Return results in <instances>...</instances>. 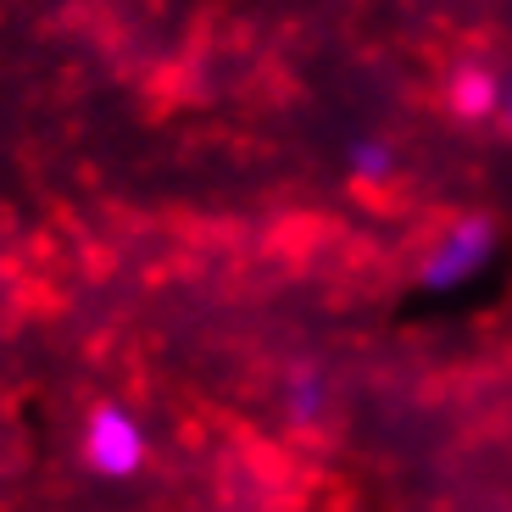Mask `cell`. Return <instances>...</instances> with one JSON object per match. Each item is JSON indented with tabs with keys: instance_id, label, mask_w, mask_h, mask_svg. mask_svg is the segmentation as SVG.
<instances>
[{
	"instance_id": "6da1fadb",
	"label": "cell",
	"mask_w": 512,
	"mask_h": 512,
	"mask_svg": "<svg viewBox=\"0 0 512 512\" xmlns=\"http://www.w3.org/2000/svg\"><path fill=\"white\" fill-rule=\"evenodd\" d=\"M490 256H496V229H490V218H451L446 229L429 240V251H423L418 262V284L423 290H462V284H474L479 273L490 268Z\"/></svg>"
},
{
	"instance_id": "7a4b0ae2",
	"label": "cell",
	"mask_w": 512,
	"mask_h": 512,
	"mask_svg": "<svg viewBox=\"0 0 512 512\" xmlns=\"http://www.w3.org/2000/svg\"><path fill=\"white\" fill-rule=\"evenodd\" d=\"M78 451H84V462H90V474H101V479H134L145 468V457H151V435H145V423L134 418L128 407L101 401V407L84 418Z\"/></svg>"
},
{
	"instance_id": "3957f363",
	"label": "cell",
	"mask_w": 512,
	"mask_h": 512,
	"mask_svg": "<svg viewBox=\"0 0 512 512\" xmlns=\"http://www.w3.org/2000/svg\"><path fill=\"white\" fill-rule=\"evenodd\" d=\"M501 90H507V78H501L496 67L462 62L457 73L446 78V106H451V117H462V123H485V117L501 112Z\"/></svg>"
},
{
	"instance_id": "277c9868",
	"label": "cell",
	"mask_w": 512,
	"mask_h": 512,
	"mask_svg": "<svg viewBox=\"0 0 512 512\" xmlns=\"http://www.w3.org/2000/svg\"><path fill=\"white\" fill-rule=\"evenodd\" d=\"M323 412H329V384H323V373L290 368V379H284V418L295 429H312V423H323Z\"/></svg>"
},
{
	"instance_id": "5b68a950",
	"label": "cell",
	"mask_w": 512,
	"mask_h": 512,
	"mask_svg": "<svg viewBox=\"0 0 512 512\" xmlns=\"http://www.w3.org/2000/svg\"><path fill=\"white\" fill-rule=\"evenodd\" d=\"M346 167H351V179L379 184V179H390V173H396V145L379 140V134H362V140H351Z\"/></svg>"
},
{
	"instance_id": "8992f818",
	"label": "cell",
	"mask_w": 512,
	"mask_h": 512,
	"mask_svg": "<svg viewBox=\"0 0 512 512\" xmlns=\"http://www.w3.org/2000/svg\"><path fill=\"white\" fill-rule=\"evenodd\" d=\"M501 123L512 128V78H507V90H501Z\"/></svg>"
}]
</instances>
